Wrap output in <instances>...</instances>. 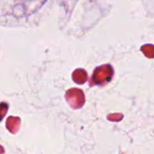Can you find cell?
<instances>
[{
	"mask_svg": "<svg viewBox=\"0 0 154 154\" xmlns=\"http://www.w3.org/2000/svg\"><path fill=\"white\" fill-rule=\"evenodd\" d=\"M66 99L69 103L70 106L74 109L82 107L85 103L84 93L78 88H73L72 90H69V92H67Z\"/></svg>",
	"mask_w": 154,
	"mask_h": 154,
	"instance_id": "cell-1",
	"label": "cell"
}]
</instances>
